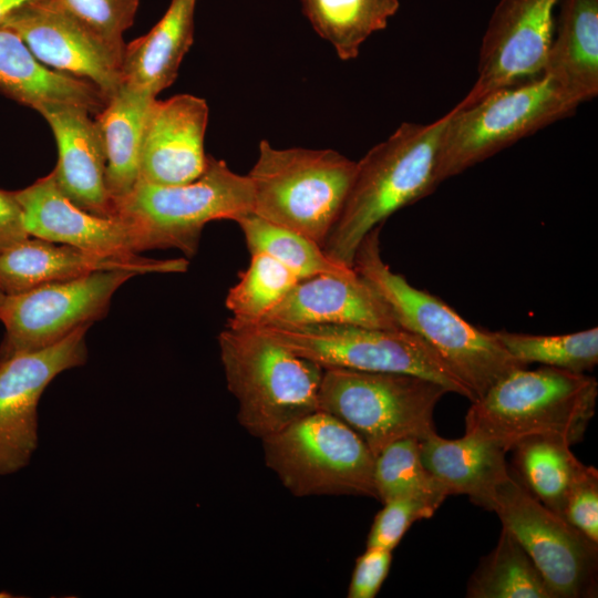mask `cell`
Wrapping results in <instances>:
<instances>
[{
  "instance_id": "6da1fadb",
  "label": "cell",
  "mask_w": 598,
  "mask_h": 598,
  "mask_svg": "<svg viewBox=\"0 0 598 598\" xmlns=\"http://www.w3.org/2000/svg\"><path fill=\"white\" fill-rule=\"evenodd\" d=\"M448 114L429 124L403 122L357 162L343 208L323 245L333 259L353 267L367 234L393 213L432 194Z\"/></svg>"
},
{
  "instance_id": "7a4b0ae2",
  "label": "cell",
  "mask_w": 598,
  "mask_h": 598,
  "mask_svg": "<svg viewBox=\"0 0 598 598\" xmlns=\"http://www.w3.org/2000/svg\"><path fill=\"white\" fill-rule=\"evenodd\" d=\"M380 228L364 236L353 268L383 298L399 327L423 339L471 390L474 400L506 374L527 368L508 353L495 332L467 322L443 300L392 271L381 257Z\"/></svg>"
},
{
  "instance_id": "3957f363",
  "label": "cell",
  "mask_w": 598,
  "mask_h": 598,
  "mask_svg": "<svg viewBox=\"0 0 598 598\" xmlns=\"http://www.w3.org/2000/svg\"><path fill=\"white\" fill-rule=\"evenodd\" d=\"M597 398L595 377L545 365L520 368L471 401L465 433L506 452L533 435L557 436L574 445L585 436Z\"/></svg>"
},
{
  "instance_id": "277c9868",
  "label": "cell",
  "mask_w": 598,
  "mask_h": 598,
  "mask_svg": "<svg viewBox=\"0 0 598 598\" xmlns=\"http://www.w3.org/2000/svg\"><path fill=\"white\" fill-rule=\"evenodd\" d=\"M237 420L262 439L319 410L324 369L252 327L227 326L218 336Z\"/></svg>"
},
{
  "instance_id": "5b68a950",
  "label": "cell",
  "mask_w": 598,
  "mask_h": 598,
  "mask_svg": "<svg viewBox=\"0 0 598 598\" xmlns=\"http://www.w3.org/2000/svg\"><path fill=\"white\" fill-rule=\"evenodd\" d=\"M357 162L334 150L276 148L259 143L247 174L252 214L323 247L350 192Z\"/></svg>"
},
{
  "instance_id": "8992f818",
  "label": "cell",
  "mask_w": 598,
  "mask_h": 598,
  "mask_svg": "<svg viewBox=\"0 0 598 598\" xmlns=\"http://www.w3.org/2000/svg\"><path fill=\"white\" fill-rule=\"evenodd\" d=\"M115 210L134 227L143 250L176 248L193 257L206 224L252 213V188L247 175L208 155L195 181L172 186L137 182Z\"/></svg>"
},
{
  "instance_id": "52a82bcc",
  "label": "cell",
  "mask_w": 598,
  "mask_h": 598,
  "mask_svg": "<svg viewBox=\"0 0 598 598\" xmlns=\"http://www.w3.org/2000/svg\"><path fill=\"white\" fill-rule=\"evenodd\" d=\"M578 106L543 73L495 90L467 106H454L447 112L441 138L437 184L571 115Z\"/></svg>"
},
{
  "instance_id": "ba28073f",
  "label": "cell",
  "mask_w": 598,
  "mask_h": 598,
  "mask_svg": "<svg viewBox=\"0 0 598 598\" xmlns=\"http://www.w3.org/2000/svg\"><path fill=\"white\" fill-rule=\"evenodd\" d=\"M266 465L295 496L352 495L378 499L374 455L337 416L322 411L261 439Z\"/></svg>"
},
{
  "instance_id": "9c48e42d",
  "label": "cell",
  "mask_w": 598,
  "mask_h": 598,
  "mask_svg": "<svg viewBox=\"0 0 598 598\" xmlns=\"http://www.w3.org/2000/svg\"><path fill=\"white\" fill-rule=\"evenodd\" d=\"M446 393L444 385L420 375L329 368L319 410L344 422L375 456L392 442L435 431L434 410Z\"/></svg>"
},
{
  "instance_id": "30bf717a",
  "label": "cell",
  "mask_w": 598,
  "mask_h": 598,
  "mask_svg": "<svg viewBox=\"0 0 598 598\" xmlns=\"http://www.w3.org/2000/svg\"><path fill=\"white\" fill-rule=\"evenodd\" d=\"M323 369L409 373L474 401L471 390L419 336L404 329L344 324L252 327Z\"/></svg>"
},
{
  "instance_id": "8fae6325",
  "label": "cell",
  "mask_w": 598,
  "mask_h": 598,
  "mask_svg": "<svg viewBox=\"0 0 598 598\" xmlns=\"http://www.w3.org/2000/svg\"><path fill=\"white\" fill-rule=\"evenodd\" d=\"M488 511L533 559L554 598L597 597L598 543L542 504L511 466Z\"/></svg>"
},
{
  "instance_id": "7c38bea8",
  "label": "cell",
  "mask_w": 598,
  "mask_h": 598,
  "mask_svg": "<svg viewBox=\"0 0 598 598\" xmlns=\"http://www.w3.org/2000/svg\"><path fill=\"white\" fill-rule=\"evenodd\" d=\"M135 272L100 270L0 298L6 332L0 362L52 346L76 328L92 324L109 310L115 291Z\"/></svg>"
},
{
  "instance_id": "4fadbf2b",
  "label": "cell",
  "mask_w": 598,
  "mask_h": 598,
  "mask_svg": "<svg viewBox=\"0 0 598 598\" xmlns=\"http://www.w3.org/2000/svg\"><path fill=\"white\" fill-rule=\"evenodd\" d=\"M83 324L59 342L0 362V475L23 468L38 445V403L61 372L85 363Z\"/></svg>"
},
{
  "instance_id": "5bb4252c",
  "label": "cell",
  "mask_w": 598,
  "mask_h": 598,
  "mask_svg": "<svg viewBox=\"0 0 598 598\" xmlns=\"http://www.w3.org/2000/svg\"><path fill=\"white\" fill-rule=\"evenodd\" d=\"M2 27L16 31L41 63L90 81L107 100L123 86L125 48L106 41L55 0L31 2Z\"/></svg>"
},
{
  "instance_id": "9a60e30c",
  "label": "cell",
  "mask_w": 598,
  "mask_h": 598,
  "mask_svg": "<svg viewBox=\"0 0 598 598\" xmlns=\"http://www.w3.org/2000/svg\"><path fill=\"white\" fill-rule=\"evenodd\" d=\"M560 0H499L480 47L477 76L455 105L464 107L491 92L542 74Z\"/></svg>"
},
{
  "instance_id": "2e32d148",
  "label": "cell",
  "mask_w": 598,
  "mask_h": 598,
  "mask_svg": "<svg viewBox=\"0 0 598 598\" xmlns=\"http://www.w3.org/2000/svg\"><path fill=\"white\" fill-rule=\"evenodd\" d=\"M208 105L202 97L178 94L153 101L144 128L138 182L182 185L206 168L204 138Z\"/></svg>"
},
{
  "instance_id": "e0dca14e",
  "label": "cell",
  "mask_w": 598,
  "mask_h": 598,
  "mask_svg": "<svg viewBox=\"0 0 598 598\" xmlns=\"http://www.w3.org/2000/svg\"><path fill=\"white\" fill-rule=\"evenodd\" d=\"M13 195L29 236L105 255L131 256L143 250L127 220L78 207L61 192L52 172Z\"/></svg>"
},
{
  "instance_id": "ac0fdd59",
  "label": "cell",
  "mask_w": 598,
  "mask_h": 598,
  "mask_svg": "<svg viewBox=\"0 0 598 598\" xmlns=\"http://www.w3.org/2000/svg\"><path fill=\"white\" fill-rule=\"evenodd\" d=\"M310 324L400 329L386 302L358 272L344 277L319 275L299 280L259 322L250 327Z\"/></svg>"
},
{
  "instance_id": "d6986e66",
  "label": "cell",
  "mask_w": 598,
  "mask_h": 598,
  "mask_svg": "<svg viewBox=\"0 0 598 598\" xmlns=\"http://www.w3.org/2000/svg\"><path fill=\"white\" fill-rule=\"evenodd\" d=\"M187 267L188 261L184 258L158 260L137 255H105L28 237L0 252V293L17 295L100 270L185 272Z\"/></svg>"
},
{
  "instance_id": "ffe728a7",
  "label": "cell",
  "mask_w": 598,
  "mask_h": 598,
  "mask_svg": "<svg viewBox=\"0 0 598 598\" xmlns=\"http://www.w3.org/2000/svg\"><path fill=\"white\" fill-rule=\"evenodd\" d=\"M58 147L52 171L61 192L78 207L102 217L116 216L106 184L102 140L91 113L74 105H50L39 112Z\"/></svg>"
},
{
  "instance_id": "44dd1931",
  "label": "cell",
  "mask_w": 598,
  "mask_h": 598,
  "mask_svg": "<svg viewBox=\"0 0 598 598\" xmlns=\"http://www.w3.org/2000/svg\"><path fill=\"white\" fill-rule=\"evenodd\" d=\"M0 92L37 112L50 105H74L96 115L107 99L90 81L41 63L21 37L0 28Z\"/></svg>"
},
{
  "instance_id": "7402d4cb",
  "label": "cell",
  "mask_w": 598,
  "mask_h": 598,
  "mask_svg": "<svg viewBox=\"0 0 598 598\" xmlns=\"http://www.w3.org/2000/svg\"><path fill=\"white\" fill-rule=\"evenodd\" d=\"M544 75L578 105L598 94V0H560Z\"/></svg>"
},
{
  "instance_id": "603a6c76",
  "label": "cell",
  "mask_w": 598,
  "mask_h": 598,
  "mask_svg": "<svg viewBox=\"0 0 598 598\" xmlns=\"http://www.w3.org/2000/svg\"><path fill=\"white\" fill-rule=\"evenodd\" d=\"M426 470L452 495H466L488 511L495 486L507 475L506 451L491 441L465 433L448 440L435 431L419 440Z\"/></svg>"
},
{
  "instance_id": "cb8c5ba5",
  "label": "cell",
  "mask_w": 598,
  "mask_h": 598,
  "mask_svg": "<svg viewBox=\"0 0 598 598\" xmlns=\"http://www.w3.org/2000/svg\"><path fill=\"white\" fill-rule=\"evenodd\" d=\"M196 1L172 0L150 32L125 45L123 85L156 97L173 84L194 41Z\"/></svg>"
},
{
  "instance_id": "d4e9b609",
  "label": "cell",
  "mask_w": 598,
  "mask_h": 598,
  "mask_svg": "<svg viewBox=\"0 0 598 598\" xmlns=\"http://www.w3.org/2000/svg\"><path fill=\"white\" fill-rule=\"evenodd\" d=\"M155 99L123 85L95 115L106 161V184L114 205L138 182L144 128Z\"/></svg>"
},
{
  "instance_id": "484cf974",
  "label": "cell",
  "mask_w": 598,
  "mask_h": 598,
  "mask_svg": "<svg viewBox=\"0 0 598 598\" xmlns=\"http://www.w3.org/2000/svg\"><path fill=\"white\" fill-rule=\"evenodd\" d=\"M399 7V0H302L315 31L343 61L355 59L362 43L385 29Z\"/></svg>"
},
{
  "instance_id": "4316f807",
  "label": "cell",
  "mask_w": 598,
  "mask_h": 598,
  "mask_svg": "<svg viewBox=\"0 0 598 598\" xmlns=\"http://www.w3.org/2000/svg\"><path fill=\"white\" fill-rule=\"evenodd\" d=\"M564 439L525 437L513 446L514 467L526 488L547 508L563 517L571 481L582 464Z\"/></svg>"
},
{
  "instance_id": "83f0119b",
  "label": "cell",
  "mask_w": 598,
  "mask_h": 598,
  "mask_svg": "<svg viewBox=\"0 0 598 598\" xmlns=\"http://www.w3.org/2000/svg\"><path fill=\"white\" fill-rule=\"evenodd\" d=\"M466 597L554 598L533 559L505 527L494 549L481 558L471 575Z\"/></svg>"
},
{
  "instance_id": "f1b7e54d",
  "label": "cell",
  "mask_w": 598,
  "mask_h": 598,
  "mask_svg": "<svg viewBox=\"0 0 598 598\" xmlns=\"http://www.w3.org/2000/svg\"><path fill=\"white\" fill-rule=\"evenodd\" d=\"M250 254H266L291 270L299 280L319 275L351 276L357 271L331 258L316 241L249 213L235 220Z\"/></svg>"
},
{
  "instance_id": "f546056e",
  "label": "cell",
  "mask_w": 598,
  "mask_h": 598,
  "mask_svg": "<svg viewBox=\"0 0 598 598\" xmlns=\"http://www.w3.org/2000/svg\"><path fill=\"white\" fill-rule=\"evenodd\" d=\"M378 501L413 498L437 509L450 493L423 465L420 443L405 437L390 443L374 457Z\"/></svg>"
},
{
  "instance_id": "4dcf8cb0",
  "label": "cell",
  "mask_w": 598,
  "mask_h": 598,
  "mask_svg": "<svg viewBox=\"0 0 598 598\" xmlns=\"http://www.w3.org/2000/svg\"><path fill=\"white\" fill-rule=\"evenodd\" d=\"M250 255L249 266L226 297V307L231 312L229 327L256 324L299 281L291 270L272 257L261 252Z\"/></svg>"
},
{
  "instance_id": "1f68e13d",
  "label": "cell",
  "mask_w": 598,
  "mask_h": 598,
  "mask_svg": "<svg viewBox=\"0 0 598 598\" xmlns=\"http://www.w3.org/2000/svg\"><path fill=\"white\" fill-rule=\"evenodd\" d=\"M508 353L524 365L539 363L545 367L585 373L598 363V328L545 336L495 332Z\"/></svg>"
},
{
  "instance_id": "d6a6232c",
  "label": "cell",
  "mask_w": 598,
  "mask_h": 598,
  "mask_svg": "<svg viewBox=\"0 0 598 598\" xmlns=\"http://www.w3.org/2000/svg\"><path fill=\"white\" fill-rule=\"evenodd\" d=\"M69 13L104 38L125 48L123 33L133 24L140 0H55Z\"/></svg>"
},
{
  "instance_id": "836d02e7",
  "label": "cell",
  "mask_w": 598,
  "mask_h": 598,
  "mask_svg": "<svg viewBox=\"0 0 598 598\" xmlns=\"http://www.w3.org/2000/svg\"><path fill=\"white\" fill-rule=\"evenodd\" d=\"M382 504L370 528L367 547L390 551L399 545L413 523L432 517L436 511L413 498H394Z\"/></svg>"
},
{
  "instance_id": "e575fe53",
  "label": "cell",
  "mask_w": 598,
  "mask_h": 598,
  "mask_svg": "<svg viewBox=\"0 0 598 598\" xmlns=\"http://www.w3.org/2000/svg\"><path fill=\"white\" fill-rule=\"evenodd\" d=\"M563 518L598 543V471L581 464L569 486Z\"/></svg>"
},
{
  "instance_id": "d590c367",
  "label": "cell",
  "mask_w": 598,
  "mask_h": 598,
  "mask_svg": "<svg viewBox=\"0 0 598 598\" xmlns=\"http://www.w3.org/2000/svg\"><path fill=\"white\" fill-rule=\"evenodd\" d=\"M391 563L392 551L367 547L355 560L347 597L374 598L388 577Z\"/></svg>"
},
{
  "instance_id": "8d00e7d4",
  "label": "cell",
  "mask_w": 598,
  "mask_h": 598,
  "mask_svg": "<svg viewBox=\"0 0 598 598\" xmlns=\"http://www.w3.org/2000/svg\"><path fill=\"white\" fill-rule=\"evenodd\" d=\"M28 237L22 210L13 192L0 189V252Z\"/></svg>"
},
{
  "instance_id": "74e56055",
  "label": "cell",
  "mask_w": 598,
  "mask_h": 598,
  "mask_svg": "<svg viewBox=\"0 0 598 598\" xmlns=\"http://www.w3.org/2000/svg\"><path fill=\"white\" fill-rule=\"evenodd\" d=\"M34 1L38 0H0V28L16 11Z\"/></svg>"
},
{
  "instance_id": "f35d334b",
  "label": "cell",
  "mask_w": 598,
  "mask_h": 598,
  "mask_svg": "<svg viewBox=\"0 0 598 598\" xmlns=\"http://www.w3.org/2000/svg\"><path fill=\"white\" fill-rule=\"evenodd\" d=\"M1 296H2V295L0 293V298H1Z\"/></svg>"
}]
</instances>
